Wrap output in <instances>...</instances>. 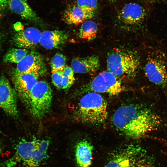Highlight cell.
I'll return each instance as SVG.
<instances>
[{
	"label": "cell",
	"instance_id": "cell-1",
	"mask_svg": "<svg viewBox=\"0 0 167 167\" xmlns=\"http://www.w3.org/2000/svg\"><path fill=\"white\" fill-rule=\"evenodd\" d=\"M116 129L131 138H139L159 127L162 123L160 116L149 108L138 104L121 106L112 118Z\"/></svg>",
	"mask_w": 167,
	"mask_h": 167
},
{
	"label": "cell",
	"instance_id": "cell-2",
	"mask_svg": "<svg viewBox=\"0 0 167 167\" xmlns=\"http://www.w3.org/2000/svg\"><path fill=\"white\" fill-rule=\"evenodd\" d=\"M107 103L99 93L88 92L81 98L74 113L79 122L94 125L104 123L108 116Z\"/></svg>",
	"mask_w": 167,
	"mask_h": 167
},
{
	"label": "cell",
	"instance_id": "cell-3",
	"mask_svg": "<svg viewBox=\"0 0 167 167\" xmlns=\"http://www.w3.org/2000/svg\"><path fill=\"white\" fill-rule=\"evenodd\" d=\"M106 62L108 71L114 75L132 78L137 73L140 58L134 51L115 48L108 54Z\"/></svg>",
	"mask_w": 167,
	"mask_h": 167
},
{
	"label": "cell",
	"instance_id": "cell-4",
	"mask_svg": "<svg viewBox=\"0 0 167 167\" xmlns=\"http://www.w3.org/2000/svg\"><path fill=\"white\" fill-rule=\"evenodd\" d=\"M145 74L151 83L160 87L167 85V56L162 50L150 49L144 67Z\"/></svg>",
	"mask_w": 167,
	"mask_h": 167
},
{
	"label": "cell",
	"instance_id": "cell-5",
	"mask_svg": "<svg viewBox=\"0 0 167 167\" xmlns=\"http://www.w3.org/2000/svg\"><path fill=\"white\" fill-rule=\"evenodd\" d=\"M105 167H153L139 147L130 145L115 152Z\"/></svg>",
	"mask_w": 167,
	"mask_h": 167
},
{
	"label": "cell",
	"instance_id": "cell-6",
	"mask_svg": "<svg viewBox=\"0 0 167 167\" xmlns=\"http://www.w3.org/2000/svg\"><path fill=\"white\" fill-rule=\"evenodd\" d=\"M52 92L49 84L45 81H38L33 87L27 105L33 117L41 119L50 110Z\"/></svg>",
	"mask_w": 167,
	"mask_h": 167
},
{
	"label": "cell",
	"instance_id": "cell-7",
	"mask_svg": "<svg viewBox=\"0 0 167 167\" xmlns=\"http://www.w3.org/2000/svg\"><path fill=\"white\" fill-rule=\"evenodd\" d=\"M84 88V90L88 92L106 93L112 96L118 95L123 90L118 76L108 71L99 73Z\"/></svg>",
	"mask_w": 167,
	"mask_h": 167
},
{
	"label": "cell",
	"instance_id": "cell-8",
	"mask_svg": "<svg viewBox=\"0 0 167 167\" xmlns=\"http://www.w3.org/2000/svg\"><path fill=\"white\" fill-rule=\"evenodd\" d=\"M39 76L32 73H22L14 70L12 75L17 95L27 105L31 92L38 81Z\"/></svg>",
	"mask_w": 167,
	"mask_h": 167
},
{
	"label": "cell",
	"instance_id": "cell-9",
	"mask_svg": "<svg viewBox=\"0 0 167 167\" xmlns=\"http://www.w3.org/2000/svg\"><path fill=\"white\" fill-rule=\"evenodd\" d=\"M17 94L8 79L4 76L0 78V108L9 115L18 116Z\"/></svg>",
	"mask_w": 167,
	"mask_h": 167
},
{
	"label": "cell",
	"instance_id": "cell-10",
	"mask_svg": "<svg viewBox=\"0 0 167 167\" xmlns=\"http://www.w3.org/2000/svg\"><path fill=\"white\" fill-rule=\"evenodd\" d=\"M15 70L22 73H32L39 76L43 75L46 71L44 58L37 51H32L17 63Z\"/></svg>",
	"mask_w": 167,
	"mask_h": 167
},
{
	"label": "cell",
	"instance_id": "cell-11",
	"mask_svg": "<svg viewBox=\"0 0 167 167\" xmlns=\"http://www.w3.org/2000/svg\"><path fill=\"white\" fill-rule=\"evenodd\" d=\"M36 147L32 141L22 139L16 146L15 154L11 158L0 162V167H13L22 161L26 163L32 158Z\"/></svg>",
	"mask_w": 167,
	"mask_h": 167
},
{
	"label": "cell",
	"instance_id": "cell-12",
	"mask_svg": "<svg viewBox=\"0 0 167 167\" xmlns=\"http://www.w3.org/2000/svg\"><path fill=\"white\" fill-rule=\"evenodd\" d=\"M146 16L144 8L135 3H130L125 5L120 11L118 18L124 24L135 26L141 24Z\"/></svg>",
	"mask_w": 167,
	"mask_h": 167
},
{
	"label": "cell",
	"instance_id": "cell-13",
	"mask_svg": "<svg viewBox=\"0 0 167 167\" xmlns=\"http://www.w3.org/2000/svg\"><path fill=\"white\" fill-rule=\"evenodd\" d=\"M41 32L34 27L19 31L14 36L13 41L16 46L23 49L33 48L39 43Z\"/></svg>",
	"mask_w": 167,
	"mask_h": 167
},
{
	"label": "cell",
	"instance_id": "cell-14",
	"mask_svg": "<svg viewBox=\"0 0 167 167\" xmlns=\"http://www.w3.org/2000/svg\"><path fill=\"white\" fill-rule=\"evenodd\" d=\"M71 65L74 72L83 74L94 73L100 66L99 57L96 55L74 58Z\"/></svg>",
	"mask_w": 167,
	"mask_h": 167
},
{
	"label": "cell",
	"instance_id": "cell-15",
	"mask_svg": "<svg viewBox=\"0 0 167 167\" xmlns=\"http://www.w3.org/2000/svg\"><path fill=\"white\" fill-rule=\"evenodd\" d=\"M67 38V35L63 31L47 30L41 33L39 44L46 49H52L64 44Z\"/></svg>",
	"mask_w": 167,
	"mask_h": 167
},
{
	"label": "cell",
	"instance_id": "cell-16",
	"mask_svg": "<svg viewBox=\"0 0 167 167\" xmlns=\"http://www.w3.org/2000/svg\"><path fill=\"white\" fill-rule=\"evenodd\" d=\"M93 148L92 144L86 140H82L76 146L75 158L79 167H89L92 158Z\"/></svg>",
	"mask_w": 167,
	"mask_h": 167
},
{
	"label": "cell",
	"instance_id": "cell-17",
	"mask_svg": "<svg viewBox=\"0 0 167 167\" xmlns=\"http://www.w3.org/2000/svg\"><path fill=\"white\" fill-rule=\"evenodd\" d=\"M8 4L12 11L23 19L35 22H39V18L26 0H10Z\"/></svg>",
	"mask_w": 167,
	"mask_h": 167
},
{
	"label": "cell",
	"instance_id": "cell-18",
	"mask_svg": "<svg viewBox=\"0 0 167 167\" xmlns=\"http://www.w3.org/2000/svg\"><path fill=\"white\" fill-rule=\"evenodd\" d=\"M90 19L88 15L77 5L69 6L64 11L63 21L70 25H77Z\"/></svg>",
	"mask_w": 167,
	"mask_h": 167
},
{
	"label": "cell",
	"instance_id": "cell-19",
	"mask_svg": "<svg viewBox=\"0 0 167 167\" xmlns=\"http://www.w3.org/2000/svg\"><path fill=\"white\" fill-rule=\"evenodd\" d=\"M97 30V25L95 22L91 20H87L82 23L78 36L83 39L92 40L96 37Z\"/></svg>",
	"mask_w": 167,
	"mask_h": 167
},
{
	"label": "cell",
	"instance_id": "cell-20",
	"mask_svg": "<svg viewBox=\"0 0 167 167\" xmlns=\"http://www.w3.org/2000/svg\"><path fill=\"white\" fill-rule=\"evenodd\" d=\"M26 49L12 48L5 55L3 61L5 63H17L28 53Z\"/></svg>",
	"mask_w": 167,
	"mask_h": 167
},
{
	"label": "cell",
	"instance_id": "cell-21",
	"mask_svg": "<svg viewBox=\"0 0 167 167\" xmlns=\"http://www.w3.org/2000/svg\"><path fill=\"white\" fill-rule=\"evenodd\" d=\"M77 5L82 9L90 19L94 15L97 7V0H76Z\"/></svg>",
	"mask_w": 167,
	"mask_h": 167
},
{
	"label": "cell",
	"instance_id": "cell-22",
	"mask_svg": "<svg viewBox=\"0 0 167 167\" xmlns=\"http://www.w3.org/2000/svg\"><path fill=\"white\" fill-rule=\"evenodd\" d=\"M66 58L63 54L57 53L53 57L51 61L52 73L63 71L66 66Z\"/></svg>",
	"mask_w": 167,
	"mask_h": 167
},
{
	"label": "cell",
	"instance_id": "cell-23",
	"mask_svg": "<svg viewBox=\"0 0 167 167\" xmlns=\"http://www.w3.org/2000/svg\"><path fill=\"white\" fill-rule=\"evenodd\" d=\"M75 81L73 70L71 67L66 65L63 71L62 88L66 89L70 88Z\"/></svg>",
	"mask_w": 167,
	"mask_h": 167
},
{
	"label": "cell",
	"instance_id": "cell-24",
	"mask_svg": "<svg viewBox=\"0 0 167 167\" xmlns=\"http://www.w3.org/2000/svg\"><path fill=\"white\" fill-rule=\"evenodd\" d=\"M48 157L46 153L40 152L38 148L34 150L31 159L26 162V164L31 166H36L43 160Z\"/></svg>",
	"mask_w": 167,
	"mask_h": 167
},
{
	"label": "cell",
	"instance_id": "cell-25",
	"mask_svg": "<svg viewBox=\"0 0 167 167\" xmlns=\"http://www.w3.org/2000/svg\"><path fill=\"white\" fill-rule=\"evenodd\" d=\"M63 71H57L52 73L51 76L53 84L57 88H62Z\"/></svg>",
	"mask_w": 167,
	"mask_h": 167
},
{
	"label": "cell",
	"instance_id": "cell-26",
	"mask_svg": "<svg viewBox=\"0 0 167 167\" xmlns=\"http://www.w3.org/2000/svg\"><path fill=\"white\" fill-rule=\"evenodd\" d=\"M50 141L48 140H42L40 141L38 150L42 153H46Z\"/></svg>",
	"mask_w": 167,
	"mask_h": 167
},
{
	"label": "cell",
	"instance_id": "cell-27",
	"mask_svg": "<svg viewBox=\"0 0 167 167\" xmlns=\"http://www.w3.org/2000/svg\"><path fill=\"white\" fill-rule=\"evenodd\" d=\"M10 0H0V6L2 7L5 6L9 2Z\"/></svg>",
	"mask_w": 167,
	"mask_h": 167
},
{
	"label": "cell",
	"instance_id": "cell-28",
	"mask_svg": "<svg viewBox=\"0 0 167 167\" xmlns=\"http://www.w3.org/2000/svg\"><path fill=\"white\" fill-rule=\"evenodd\" d=\"M2 39V36L1 34L0 33V50L1 48Z\"/></svg>",
	"mask_w": 167,
	"mask_h": 167
},
{
	"label": "cell",
	"instance_id": "cell-29",
	"mask_svg": "<svg viewBox=\"0 0 167 167\" xmlns=\"http://www.w3.org/2000/svg\"><path fill=\"white\" fill-rule=\"evenodd\" d=\"M144 1H146L148 2H152L155 1L156 0H143Z\"/></svg>",
	"mask_w": 167,
	"mask_h": 167
},
{
	"label": "cell",
	"instance_id": "cell-30",
	"mask_svg": "<svg viewBox=\"0 0 167 167\" xmlns=\"http://www.w3.org/2000/svg\"><path fill=\"white\" fill-rule=\"evenodd\" d=\"M2 146L1 145H0V155L2 152Z\"/></svg>",
	"mask_w": 167,
	"mask_h": 167
},
{
	"label": "cell",
	"instance_id": "cell-31",
	"mask_svg": "<svg viewBox=\"0 0 167 167\" xmlns=\"http://www.w3.org/2000/svg\"><path fill=\"white\" fill-rule=\"evenodd\" d=\"M1 12V7L0 6V14Z\"/></svg>",
	"mask_w": 167,
	"mask_h": 167
},
{
	"label": "cell",
	"instance_id": "cell-32",
	"mask_svg": "<svg viewBox=\"0 0 167 167\" xmlns=\"http://www.w3.org/2000/svg\"></svg>",
	"mask_w": 167,
	"mask_h": 167
}]
</instances>
